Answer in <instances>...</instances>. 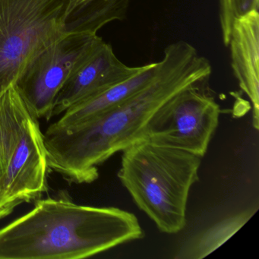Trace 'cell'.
Returning <instances> with one entry per match:
<instances>
[{
  "label": "cell",
  "mask_w": 259,
  "mask_h": 259,
  "mask_svg": "<svg viewBox=\"0 0 259 259\" xmlns=\"http://www.w3.org/2000/svg\"><path fill=\"white\" fill-rule=\"evenodd\" d=\"M211 73L210 62L192 45L184 40L171 44L159 60L155 76L142 90L78 125L48 127L44 134L48 168L71 183L95 181L98 166L141 139L164 103L187 88L207 84Z\"/></svg>",
  "instance_id": "obj_1"
},
{
  "label": "cell",
  "mask_w": 259,
  "mask_h": 259,
  "mask_svg": "<svg viewBox=\"0 0 259 259\" xmlns=\"http://www.w3.org/2000/svg\"><path fill=\"white\" fill-rule=\"evenodd\" d=\"M144 236L132 212L81 205L60 192L0 229V259L85 258Z\"/></svg>",
  "instance_id": "obj_2"
},
{
  "label": "cell",
  "mask_w": 259,
  "mask_h": 259,
  "mask_svg": "<svg viewBox=\"0 0 259 259\" xmlns=\"http://www.w3.org/2000/svg\"><path fill=\"white\" fill-rule=\"evenodd\" d=\"M202 157L141 138L122 151L118 177L138 207L162 233L186 225L188 199Z\"/></svg>",
  "instance_id": "obj_3"
},
{
  "label": "cell",
  "mask_w": 259,
  "mask_h": 259,
  "mask_svg": "<svg viewBox=\"0 0 259 259\" xmlns=\"http://www.w3.org/2000/svg\"><path fill=\"white\" fill-rule=\"evenodd\" d=\"M38 119L15 84L0 95V168L6 189L0 219L48 190V158Z\"/></svg>",
  "instance_id": "obj_4"
},
{
  "label": "cell",
  "mask_w": 259,
  "mask_h": 259,
  "mask_svg": "<svg viewBox=\"0 0 259 259\" xmlns=\"http://www.w3.org/2000/svg\"><path fill=\"white\" fill-rule=\"evenodd\" d=\"M69 0H0V95L63 37Z\"/></svg>",
  "instance_id": "obj_5"
},
{
  "label": "cell",
  "mask_w": 259,
  "mask_h": 259,
  "mask_svg": "<svg viewBox=\"0 0 259 259\" xmlns=\"http://www.w3.org/2000/svg\"><path fill=\"white\" fill-rule=\"evenodd\" d=\"M206 84L187 88L168 100L151 116L141 138L203 158L221 114Z\"/></svg>",
  "instance_id": "obj_6"
},
{
  "label": "cell",
  "mask_w": 259,
  "mask_h": 259,
  "mask_svg": "<svg viewBox=\"0 0 259 259\" xmlns=\"http://www.w3.org/2000/svg\"><path fill=\"white\" fill-rule=\"evenodd\" d=\"M102 40L98 34H65L21 74L15 86L38 119L52 117L59 92Z\"/></svg>",
  "instance_id": "obj_7"
},
{
  "label": "cell",
  "mask_w": 259,
  "mask_h": 259,
  "mask_svg": "<svg viewBox=\"0 0 259 259\" xmlns=\"http://www.w3.org/2000/svg\"><path fill=\"white\" fill-rule=\"evenodd\" d=\"M142 66H128L116 57L113 48L104 40L74 71L59 92L53 116L92 98L114 84L134 75Z\"/></svg>",
  "instance_id": "obj_8"
},
{
  "label": "cell",
  "mask_w": 259,
  "mask_h": 259,
  "mask_svg": "<svg viewBox=\"0 0 259 259\" xmlns=\"http://www.w3.org/2000/svg\"><path fill=\"white\" fill-rule=\"evenodd\" d=\"M231 66L241 90L252 105V124L259 128V13L241 16L234 22L228 45Z\"/></svg>",
  "instance_id": "obj_9"
},
{
  "label": "cell",
  "mask_w": 259,
  "mask_h": 259,
  "mask_svg": "<svg viewBox=\"0 0 259 259\" xmlns=\"http://www.w3.org/2000/svg\"><path fill=\"white\" fill-rule=\"evenodd\" d=\"M158 68L159 61L144 65L139 72L130 78L69 107L49 128H69L108 111L145 87L155 76Z\"/></svg>",
  "instance_id": "obj_10"
},
{
  "label": "cell",
  "mask_w": 259,
  "mask_h": 259,
  "mask_svg": "<svg viewBox=\"0 0 259 259\" xmlns=\"http://www.w3.org/2000/svg\"><path fill=\"white\" fill-rule=\"evenodd\" d=\"M257 209H248L221 220L196 238L186 251L188 258L201 259L219 248L254 214Z\"/></svg>",
  "instance_id": "obj_11"
},
{
  "label": "cell",
  "mask_w": 259,
  "mask_h": 259,
  "mask_svg": "<svg viewBox=\"0 0 259 259\" xmlns=\"http://www.w3.org/2000/svg\"><path fill=\"white\" fill-rule=\"evenodd\" d=\"M259 0H219V19L224 45L227 46L233 24L241 16L258 10Z\"/></svg>",
  "instance_id": "obj_12"
},
{
  "label": "cell",
  "mask_w": 259,
  "mask_h": 259,
  "mask_svg": "<svg viewBox=\"0 0 259 259\" xmlns=\"http://www.w3.org/2000/svg\"><path fill=\"white\" fill-rule=\"evenodd\" d=\"M96 1L98 0H69L66 16H71L72 15L76 14L77 13L84 10V8Z\"/></svg>",
  "instance_id": "obj_13"
},
{
  "label": "cell",
  "mask_w": 259,
  "mask_h": 259,
  "mask_svg": "<svg viewBox=\"0 0 259 259\" xmlns=\"http://www.w3.org/2000/svg\"><path fill=\"white\" fill-rule=\"evenodd\" d=\"M5 184H4V176H3L2 170H1V168H0V210H1L4 203H5Z\"/></svg>",
  "instance_id": "obj_14"
}]
</instances>
